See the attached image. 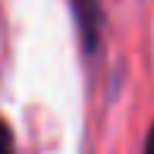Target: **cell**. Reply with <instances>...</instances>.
<instances>
[{
	"instance_id": "cell-1",
	"label": "cell",
	"mask_w": 154,
	"mask_h": 154,
	"mask_svg": "<svg viewBox=\"0 0 154 154\" xmlns=\"http://www.w3.org/2000/svg\"><path fill=\"white\" fill-rule=\"evenodd\" d=\"M72 13H75V25L82 35V47L88 54L97 51V41H101V0H72Z\"/></svg>"
},
{
	"instance_id": "cell-2",
	"label": "cell",
	"mask_w": 154,
	"mask_h": 154,
	"mask_svg": "<svg viewBox=\"0 0 154 154\" xmlns=\"http://www.w3.org/2000/svg\"><path fill=\"white\" fill-rule=\"evenodd\" d=\"M0 154H13V132L3 120H0Z\"/></svg>"
},
{
	"instance_id": "cell-3",
	"label": "cell",
	"mask_w": 154,
	"mask_h": 154,
	"mask_svg": "<svg viewBox=\"0 0 154 154\" xmlns=\"http://www.w3.org/2000/svg\"><path fill=\"white\" fill-rule=\"evenodd\" d=\"M145 154H154V123L148 129V138H145Z\"/></svg>"
}]
</instances>
